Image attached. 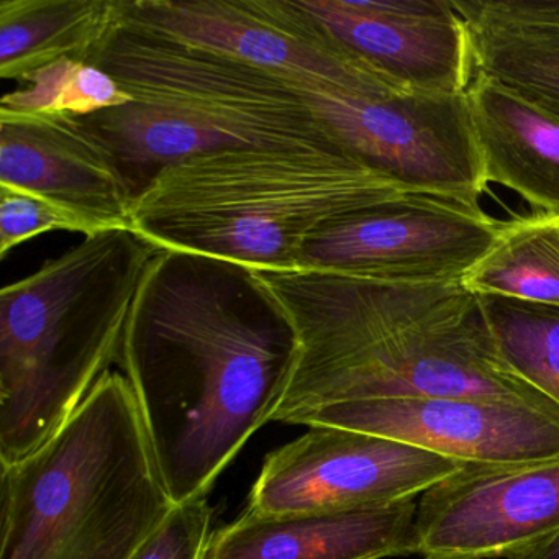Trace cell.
<instances>
[{"instance_id": "obj_14", "label": "cell", "mask_w": 559, "mask_h": 559, "mask_svg": "<svg viewBox=\"0 0 559 559\" xmlns=\"http://www.w3.org/2000/svg\"><path fill=\"white\" fill-rule=\"evenodd\" d=\"M417 500L283 515L247 509L215 533L209 559H388L417 555Z\"/></svg>"}, {"instance_id": "obj_15", "label": "cell", "mask_w": 559, "mask_h": 559, "mask_svg": "<svg viewBox=\"0 0 559 559\" xmlns=\"http://www.w3.org/2000/svg\"><path fill=\"white\" fill-rule=\"evenodd\" d=\"M483 76L559 119V0H453Z\"/></svg>"}, {"instance_id": "obj_23", "label": "cell", "mask_w": 559, "mask_h": 559, "mask_svg": "<svg viewBox=\"0 0 559 559\" xmlns=\"http://www.w3.org/2000/svg\"><path fill=\"white\" fill-rule=\"evenodd\" d=\"M509 559H559V532Z\"/></svg>"}, {"instance_id": "obj_16", "label": "cell", "mask_w": 559, "mask_h": 559, "mask_svg": "<svg viewBox=\"0 0 559 559\" xmlns=\"http://www.w3.org/2000/svg\"><path fill=\"white\" fill-rule=\"evenodd\" d=\"M466 100L487 185L559 215V119L483 76H473Z\"/></svg>"}, {"instance_id": "obj_20", "label": "cell", "mask_w": 559, "mask_h": 559, "mask_svg": "<svg viewBox=\"0 0 559 559\" xmlns=\"http://www.w3.org/2000/svg\"><path fill=\"white\" fill-rule=\"evenodd\" d=\"M5 94L0 110L35 116L90 117L133 103L116 80L86 61H57Z\"/></svg>"}, {"instance_id": "obj_22", "label": "cell", "mask_w": 559, "mask_h": 559, "mask_svg": "<svg viewBox=\"0 0 559 559\" xmlns=\"http://www.w3.org/2000/svg\"><path fill=\"white\" fill-rule=\"evenodd\" d=\"M214 535L211 506L201 497L175 506L130 559H209Z\"/></svg>"}, {"instance_id": "obj_2", "label": "cell", "mask_w": 559, "mask_h": 559, "mask_svg": "<svg viewBox=\"0 0 559 559\" xmlns=\"http://www.w3.org/2000/svg\"><path fill=\"white\" fill-rule=\"evenodd\" d=\"M253 270V267H251ZM293 322L297 355L273 421L343 402L479 397L559 407L500 356L461 283L395 284L322 270H253Z\"/></svg>"}, {"instance_id": "obj_13", "label": "cell", "mask_w": 559, "mask_h": 559, "mask_svg": "<svg viewBox=\"0 0 559 559\" xmlns=\"http://www.w3.org/2000/svg\"><path fill=\"white\" fill-rule=\"evenodd\" d=\"M0 186L47 199L107 230L132 228L135 191L83 117L0 110Z\"/></svg>"}, {"instance_id": "obj_7", "label": "cell", "mask_w": 559, "mask_h": 559, "mask_svg": "<svg viewBox=\"0 0 559 559\" xmlns=\"http://www.w3.org/2000/svg\"><path fill=\"white\" fill-rule=\"evenodd\" d=\"M502 227L479 202L404 192L313 238L299 270L417 286L461 283Z\"/></svg>"}, {"instance_id": "obj_19", "label": "cell", "mask_w": 559, "mask_h": 559, "mask_svg": "<svg viewBox=\"0 0 559 559\" xmlns=\"http://www.w3.org/2000/svg\"><path fill=\"white\" fill-rule=\"evenodd\" d=\"M477 297L503 361L559 407V307Z\"/></svg>"}, {"instance_id": "obj_21", "label": "cell", "mask_w": 559, "mask_h": 559, "mask_svg": "<svg viewBox=\"0 0 559 559\" xmlns=\"http://www.w3.org/2000/svg\"><path fill=\"white\" fill-rule=\"evenodd\" d=\"M67 230L83 234L84 238L109 231L97 222L53 204L31 192L0 186V258L24 241L48 231Z\"/></svg>"}, {"instance_id": "obj_3", "label": "cell", "mask_w": 559, "mask_h": 559, "mask_svg": "<svg viewBox=\"0 0 559 559\" xmlns=\"http://www.w3.org/2000/svg\"><path fill=\"white\" fill-rule=\"evenodd\" d=\"M404 192L343 150H218L163 168L132 230L159 250L299 270L313 238Z\"/></svg>"}, {"instance_id": "obj_8", "label": "cell", "mask_w": 559, "mask_h": 559, "mask_svg": "<svg viewBox=\"0 0 559 559\" xmlns=\"http://www.w3.org/2000/svg\"><path fill=\"white\" fill-rule=\"evenodd\" d=\"M464 466L391 438L316 425L267 454L248 510L283 515L391 506L418 499Z\"/></svg>"}, {"instance_id": "obj_6", "label": "cell", "mask_w": 559, "mask_h": 559, "mask_svg": "<svg viewBox=\"0 0 559 559\" xmlns=\"http://www.w3.org/2000/svg\"><path fill=\"white\" fill-rule=\"evenodd\" d=\"M91 64L109 73L133 103L188 119L218 150H343L297 78L126 22Z\"/></svg>"}, {"instance_id": "obj_11", "label": "cell", "mask_w": 559, "mask_h": 559, "mask_svg": "<svg viewBox=\"0 0 559 559\" xmlns=\"http://www.w3.org/2000/svg\"><path fill=\"white\" fill-rule=\"evenodd\" d=\"M559 532V457L519 466H464L417 500L424 559L512 558Z\"/></svg>"}, {"instance_id": "obj_18", "label": "cell", "mask_w": 559, "mask_h": 559, "mask_svg": "<svg viewBox=\"0 0 559 559\" xmlns=\"http://www.w3.org/2000/svg\"><path fill=\"white\" fill-rule=\"evenodd\" d=\"M461 284L476 296L559 307V215L503 221L493 247Z\"/></svg>"}, {"instance_id": "obj_12", "label": "cell", "mask_w": 559, "mask_h": 559, "mask_svg": "<svg viewBox=\"0 0 559 559\" xmlns=\"http://www.w3.org/2000/svg\"><path fill=\"white\" fill-rule=\"evenodd\" d=\"M346 48L415 93L461 96L473 81L463 19L447 0H300Z\"/></svg>"}, {"instance_id": "obj_4", "label": "cell", "mask_w": 559, "mask_h": 559, "mask_svg": "<svg viewBox=\"0 0 559 559\" xmlns=\"http://www.w3.org/2000/svg\"><path fill=\"white\" fill-rule=\"evenodd\" d=\"M0 483V559H130L176 506L112 371L47 443L2 464Z\"/></svg>"}, {"instance_id": "obj_9", "label": "cell", "mask_w": 559, "mask_h": 559, "mask_svg": "<svg viewBox=\"0 0 559 559\" xmlns=\"http://www.w3.org/2000/svg\"><path fill=\"white\" fill-rule=\"evenodd\" d=\"M123 22L342 90L382 74L326 31L300 0H126Z\"/></svg>"}, {"instance_id": "obj_1", "label": "cell", "mask_w": 559, "mask_h": 559, "mask_svg": "<svg viewBox=\"0 0 559 559\" xmlns=\"http://www.w3.org/2000/svg\"><path fill=\"white\" fill-rule=\"evenodd\" d=\"M297 355L287 313L251 267L159 250L120 362L176 506L207 497L274 414Z\"/></svg>"}, {"instance_id": "obj_5", "label": "cell", "mask_w": 559, "mask_h": 559, "mask_svg": "<svg viewBox=\"0 0 559 559\" xmlns=\"http://www.w3.org/2000/svg\"><path fill=\"white\" fill-rule=\"evenodd\" d=\"M159 248L132 228L84 238L0 293V464L47 443L120 358Z\"/></svg>"}, {"instance_id": "obj_10", "label": "cell", "mask_w": 559, "mask_h": 559, "mask_svg": "<svg viewBox=\"0 0 559 559\" xmlns=\"http://www.w3.org/2000/svg\"><path fill=\"white\" fill-rule=\"evenodd\" d=\"M294 425L365 431L466 466H519L559 457V414L496 399L343 402L307 412Z\"/></svg>"}, {"instance_id": "obj_17", "label": "cell", "mask_w": 559, "mask_h": 559, "mask_svg": "<svg viewBox=\"0 0 559 559\" xmlns=\"http://www.w3.org/2000/svg\"><path fill=\"white\" fill-rule=\"evenodd\" d=\"M123 9L126 0H0V78L24 81L64 58L91 63Z\"/></svg>"}]
</instances>
